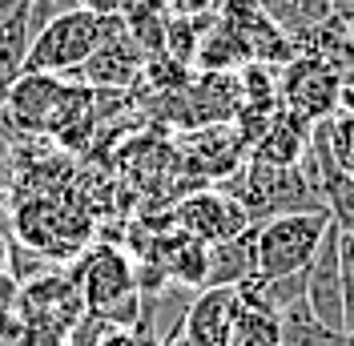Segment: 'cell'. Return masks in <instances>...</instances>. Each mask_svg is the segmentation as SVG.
<instances>
[{"mask_svg":"<svg viewBox=\"0 0 354 346\" xmlns=\"http://www.w3.org/2000/svg\"><path fill=\"white\" fill-rule=\"evenodd\" d=\"M334 221L326 210H302V214H278L258 221V278H290L306 274L318 246Z\"/></svg>","mask_w":354,"mask_h":346,"instance_id":"obj_1","label":"cell"},{"mask_svg":"<svg viewBox=\"0 0 354 346\" xmlns=\"http://www.w3.org/2000/svg\"><path fill=\"white\" fill-rule=\"evenodd\" d=\"M101 41H105V17H93L85 8H65L32 33L24 73H48V77L81 73Z\"/></svg>","mask_w":354,"mask_h":346,"instance_id":"obj_2","label":"cell"},{"mask_svg":"<svg viewBox=\"0 0 354 346\" xmlns=\"http://www.w3.org/2000/svg\"><path fill=\"white\" fill-rule=\"evenodd\" d=\"M342 89H346L342 73L334 65L310 57V53H298L286 61L282 77H278V101H282V109H294L318 125L342 109Z\"/></svg>","mask_w":354,"mask_h":346,"instance_id":"obj_3","label":"cell"},{"mask_svg":"<svg viewBox=\"0 0 354 346\" xmlns=\"http://www.w3.org/2000/svg\"><path fill=\"white\" fill-rule=\"evenodd\" d=\"M250 226H254V221L245 214V206L234 194H221V190L194 194L177 206V230L189 234V238H198V242H205V246L238 238Z\"/></svg>","mask_w":354,"mask_h":346,"instance_id":"obj_4","label":"cell"},{"mask_svg":"<svg viewBox=\"0 0 354 346\" xmlns=\"http://www.w3.org/2000/svg\"><path fill=\"white\" fill-rule=\"evenodd\" d=\"M238 318H242V294H238V286H205L185 306L181 338L189 346H230Z\"/></svg>","mask_w":354,"mask_h":346,"instance_id":"obj_5","label":"cell"},{"mask_svg":"<svg viewBox=\"0 0 354 346\" xmlns=\"http://www.w3.org/2000/svg\"><path fill=\"white\" fill-rule=\"evenodd\" d=\"M306 306L330 330H346L342 318V266H338V230H326L314 262L306 266Z\"/></svg>","mask_w":354,"mask_h":346,"instance_id":"obj_6","label":"cell"},{"mask_svg":"<svg viewBox=\"0 0 354 346\" xmlns=\"http://www.w3.org/2000/svg\"><path fill=\"white\" fill-rule=\"evenodd\" d=\"M81 290H85V302L97 318H109L121 302H129L133 294H141L137 278H133V266L121 250L97 254L93 266L85 270V278H81Z\"/></svg>","mask_w":354,"mask_h":346,"instance_id":"obj_7","label":"cell"},{"mask_svg":"<svg viewBox=\"0 0 354 346\" xmlns=\"http://www.w3.org/2000/svg\"><path fill=\"white\" fill-rule=\"evenodd\" d=\"M310 133H314V121H306L302 113L294 109H274V117L266 121L262 137H258V161L266 165H278V170H290V165H302V157L310 149Z\"/></svg>","mask_w":354,"mask_h":346,"instance_id":"obj_8","label":"cell"},{"mask_svg":"<svg viewBox=\"0 0 354 346\" xmlns=\"http://www.w3.org/2000/svg\"><path fill=\"white\" fill-rule=\"evenodd\" d=\"M61 97H65V81H61V77H48V73H24L21 81L12 85L8 101L0 105V113L12 117L21 129H44Z\"/></svg>","mask_w":354,"mask_h":346,"instance_id":"obj_9","label":"cell"},{"mask_svg":"<svg viewBox=\"0 0 354 346\" xmlns=\"http://www.w3.org/2000/svg\"><path fill=\"white\" fill-rule=\"evenodd\" d=\"M250 278H258V226H250L245 234L230 242L209 246L205 286H245Z\"/></svg>","mask_w":354,"mask_h":346,"instance_id":"obj_10","label":"cell"},{"mask_svg":"<svg viewBox=\"0 0 354 346\" xmlns=\"http://www.w3.org/2000/svg\"><path fill=\"white\" fill-rule=\"evenodd\" d=\"M28 44H32V0H21V8L8 21H0V105L24 77Z\"/></svg>","mask_w":354,"mask_h":346,"instance_id":"obj_11","label":"cell"},{"mask_svg":"<svg viewBox=\"0 0 354 346\" xmlns=\"http://www.w3.org/2000/svg\"><path fill=\"white\" fill-rule=\"evenodd\" d=\"M278 343L282 346H354V334L322 326L310 314L306 298H302V302H294L290 310L278 314Z\"/></svg>","mask_w":354,"mask_h":346,"instance_id":"obj_12","label":"cell"},{"mask_svg":"<svg viewBox=\"0 0 354 346\" xmlns=\"http://www.w3.org/2000/svg\"><path fill=\"white\" fill-rule=\"evenodd\" d=\"M205 274H209V246L189 234H177V242L165 250V278H174L177 286L205 290Z\"/></svg>","mask_w":354,"mask_h":346,"instance_id":"obj_13","label":"cell"},{"mask_svg":"<svg viewBox=\"0 0 354 346\" xmlns=\"http://www.w3.org/2000/svg\"><path fill=\"white\" fill-rule=\"evenodd\" d=\"M230 346H282L278 343V314L270 310H254L242 302V318L234 326Z\"/></svg>","mask_w":354,"mask_h":346,"instance_id":"obj_14","label":"cell"},{"mask_svg":"<svg viewBox=\"0 0 354 346\" xmlns=\"http://www.w3.org/2000/svg\"><path fill=\"white\" fill-rule=\"evenodd\" d=\"M322 125H326V141H330L334 161L354 177V113L351 109H338V113L326 117Z\"/></svg>","mask_w":354,"mask_h":346,"instance_id":"obj_15","label":"cell"},{"mask_svg":"<svg viewBox=\"0 0 354 346\" xmlns=\"http://www.w3.org/2000/svg\"><path fill=\"white\" fill-rule=\"evenodd\" d=\"M338 266H342V318L346 334H354V238L338 234Z\"/></svg>","mask_w":354,"mask_h":346,"instance_id":"obj_16","label":"cell"},{"mask_svg":"<svg viewBox=\"0 0 354 346\" xmlns=\"http://www.w3.org/2000/svg\"><path fill=\"white\" fill-rule=\"evenodd\" d=\"M133 0H77V8H85L93 17H121Z\"/></svg>","mask_w":354,"mask_h":346,"instance_id":"obj_17","label":"cell"},{"mask_svg":"<svg viewBox=\"0 0 354 346\" xmlns=\"http://www.w3.org/2000/svg\"><path fill=\"white\" fill-rule=\"evenodd\" d=\"M8 258H12V246H8V238H0V278L8 274Z\"/></svg>","mask_w":354,"mask_h":346,"instance_id":"obj_18","label":"cell"},{"mask_svg":"<svg viewBox=\"0 0 354 346\" xmlns=\"http://www.w3.org/2000/svg\"><path fill=\"white\" fill-rule=\"evenodd\" d=\"M17 8H21V0H0V21H8Z\"/></svg>","mask_w":354,"mask_h":346,"instance_id":"obj_19","label":"cell"},{"mask_svg":"<svg viewBox=\"0 0 354 346\" xmlns=\"http://www.w3.org/2000/svg\"><path fill=\"white\" fill-rule=\"evenodd\" d=\"M157 346H189V343H185L181 334H174V338H161V343H157Z\"/></svg>","mask_w":354,"mask_h":346,"instance_id":"obj_20","label":"cell"},{"mask_svg":"<svg viewBox=\"0 0 354 346\" xmlns=\"http://www.w3.org/2000/svg\"><path fill=\"white\" fill-rule=\"evenodd\" d=\"M342 85H346V89H354V69L346 73V77H342Z\"/></svg>","mask_w":354,"mask_h":346,"instance_id":"obj_21","label":"cell"}]
</instances>
